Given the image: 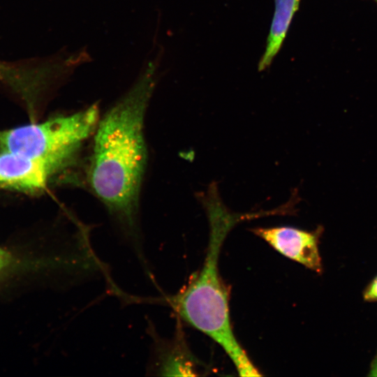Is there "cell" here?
<instances>
[{"label":"cell","mask_w":377,"mask_h":377,"mask_svg":"<svg viewBox=\"0 0 377 377\" xmlns=\"http://www.w3.org/2000/svg\"><path fill=\"white\" fill-rule=\"evenodd\" d=\"M147 332L151 339V355L147 371L156 376H194L195 364L184 342L182 334L177 332L172 339L158 334L148 322Z\"/></svg>","instance_id":"cell-6"},{"label":"cell","mask_w":377,"mask_h":377,"mask_svg":"<svg viewBox=\"0 0 377 377\" xmlns=\"http://www.w3.org/2000/svg\"><path fill=\"white\" fill-rule=\"evenodd\" d=\"M198 198L209 223L206 256L200 271L177 293L151 298L168 304L177 319L207 335L230 357L239 376H259L260 373L237 340L230 318L229 289L219 271V257L229 231L239 221L256 217V213L234 214L222 202L216 183Z\"/></svg>","instance_id":"cell-2"},{"label":"cell","mask_w":377,"mask_h":377,"mask_svg":"<svg viewBox=\"0 0 377 377\" xmlns=\"http://www.w3.org/2000/svg\"><path fill=\"white\" fill-rule=\"evenodd\" d=\"M300 0H274V11L265 50L258 64V71L267 68L279 52Z\"/></svg>","instance_id":"cell-7"},{"label":"cell","mask_w":377,"mask_h":377,"mask_svg":"<svg viewBox=\"0 0 377 377\" xmlns=\"http://www.w3.org/2000/svg\"><path fill=\"white\" fill-rule=\"evenodd\" d=\"M156 82V66L150 62L126 93L99 119L87 170L91 192L105 207L142 264L147 260L138 211L147 160L144 123Z\"/></svg>","instance_id":"cell-1"},{"label":"cell","mask_w":377,"mask_h":377,"mask_svg":"<svg viewBox=\"0 0 377 377\" xmlns=\"http://www.w3.org/2000/svg\"><path fill=\"white\" fill-rule=\"evenodd\" d=\"M97 104L75 112L54 117L0 131V151L23 154L59 174L71 168L84 143L98 124Z\"/></svg>","instance_id":"cell-3"},{"label":"cell","mask_w":377,"mask_h":377,"mask_svg":"<svg viewBox=\"0 0 377 377\" xmlns=\"http://www.w3.org/2000/svg\"><path fill=\"white\" fill-rule=\"evenodd\" d=\"M374 1H376L377 3V0H374Z\"/></svg>","instance_id":"cell-12"},{"label":"cell","mask_w":377,"mask_h":377,"mask_svg":"<svg viewBox=\"0 0 377 377\" xmlns=\"http://www.w3.org/2000/svg\"><path fill=\"white\" fill-rule=\"evenodd\" d=\"M8 260L9 258L8 253L0 248V270L7 265Z\"/></svg>","instance_id":"cell-10"},{"label":"cell","mask_w":377,"mask_h":377,"mask_svg":"<svg viewBox=\"0 0 377 377\" xmlns=\"http://www.w3.org/2000/svg\"><path fill=\"white\" fill-rule=\"evenodd\" d=\"M369 376H377V354L371 362Z\"/></svg>","instance_id":"cell-11"},{"label":"cell","mask_w":377,"mask_h":377,"mask_svg":"<svg viewBox=\"0 0 377 377\" xmlns=\"http://www.w3.org/2000/svg\"><path fill=\"white\" fill-rule=\"evenodd\" d=\"M17 73V67L13 65L4 64L0 62V77L3 78H13Z\"/></svg>","instance_id":"cell-9"},{"label":"cell","mask_w":377,"mask_h":377,"mask_svg":"<svg viewBox=\"0 0 377 377\" xmlns=\"http://www.w3.org/2000/svg\"><path fill=\"white\" fill-rule=\"evenodd\" d=\"M56 176L45 164L21 154L0 151V187L36 193Z\"/></svg>","instance_id":"cell-5"},{"label":"cell","mask_w":377,"mask_h":377,"mask_svg":"<svg viewBox=\"0 0 377 377\" xmlns=\"http://www.w3.org/2000/svg\"><path fill=\"white\" fill-rule=\"evenodd\" d=\"M363 298L367 302H377V276L365 288Z\"/></svg>","instance_id":"cell-8"},{"label":"cell","mask_w":377,"mask_h":377,"mask_svg":"<svg viewBox=\"0 0 377 377\" xmlns=\"http://www.w3.org/2000/svg\"><path fill=\"white\" fill-rule=\"evenodd\" d=\"M251 231L285 257L318 274L323 272L318 249L322 226L313 231L291 226L258 227Z\"/></svg>","instance_id":"cell-4"}]
</instances>
